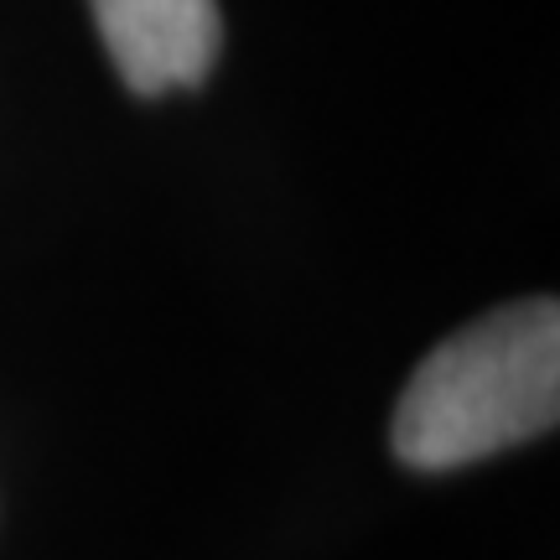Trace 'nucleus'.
I'll list each match as a JSON object with an SVG mask.
<instances>
[{"instance_id": "f257e3e1", "label": "nucleus", "mask_w": 560, "mask_h": 560, "mask_svg": "<svg viewBox=\"0 0 560 560\" xmlns=\"http://www.w3.org/2000/svg\"><path fill=\"white\" fill-rule=\"evenodd\" d=\"M560 306L514 301L478 317L420 363L395 405V457L420 472L467 467L556 425Z\"/></svg>"}, {"instance_id": "f03ea898", "label": "nucleus", "mask_w": 560, "mask_h": 560, "mask_svg": "<svg viewBox=\"0 0 560 560\" xmlns=\"http://www.w3.org/2000/svg\"><path fill=\"white\" fill-rule=\"evenodd\" d=\"M89 5L120 79L136 94L202 83L219 58L223 26L213 0H89Z\"/></svg>"}]
</instances>
